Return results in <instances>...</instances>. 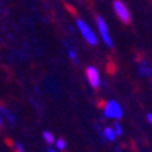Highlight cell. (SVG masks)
<instances>
[{
	"label": "cell",
	"mask_w": 152,
	"mask_h": 152,
	"mask_svg": "<svg viewBox=\"0 0 152 152\" xmlns=\"http://www.w3.org/2000/svg\"><path fill=\"white\" fill-rule=\"evenodd\" d=\"M42 136H44V139H45V142L47 143H54V137H53V134L50 133V131H44V134H42Z\"/></svg>",
	"instance_id": "obj_9"
},
{
	"label": "cell",
	"mask_w": 152,
	"mask_h": 152,
	"mask_svg": "<svg viewBox=\"0 0 152 152\" xmlns=\"http://www.w3.org/2000/svg\"><path fill=\"white\" fill-rule=\"evenodd\" d=\"M113 129H115V133H116V136H121V134H122V126H121V125H119L118 122L115 124V128H113Z\"/></svg>",
	"instance_id": "obj_11"
},
{
	"label": "cell",
	"mask_w": 152,
	"mask_h": 152,
	"mask_svg": "<svg viewBox=\"0 0 152 152\" xmlns=\"http://www.w3.org/2000/svg\"><path fill=\"white\" fill-rule=\"evenodd\" d=\"M17 148H18V152H24V151H23V146H21V145H17Z\"/></svg>",
	"instance_id": "obj_13"
},
{
	"label": "cell",
	"mask_w": 152,
	"mask_h": 152,
	"mask_svg": "<svg viewBox=\"0 0 152 152\" xmlns=\"http://www.w3.org/2000/svg\"><path fill=\"white\" fill-rule=\"evenodd\" d=\"M48 152H57V151H53V149H48Z\"/></svg>",
	"instance_id": "obj_15"
},
{
	"label": "cell",
	"mask_w": 152,
	"mask_h": 152,
	"mask_svg": "<svg viewBox=\"0 0 152 152\" xmlns=\"http://www.w3.org/2000/svg\"><path fill=\"white\" fill-rule=\"evenodd\" d=\"M86 75H88V81H89V84L92 86V88H98L99 86V72H98V69L96 68H94V66H89L88 69H86Z\"/></svg>",
	"instance_id": "obj_5"
},
{
	"label": "cell",
	"mask_w": 152,
	"mask_h": 152,
	"mask_svg": "<svg viewBox=\"0 0 152 152\" xmlns=\"http://www.w3.org/2000/svg\"><path fill=\"white\" fill-rule=\"evenodd\" d=\"M104 115L110 119H121L124 112H122V107L116 101H108L104 108Z\"/></svg>",
	"instance_id": "obj_2"
},
{
	"label": "cell",
	"mask_w": 152,
	"mask_h": 152,
	"mask_svg": "<svg viewBox=\"0 0 152 152\" xmlns=\"http://www.w3.org/2000/svg\"><path fill=\"white\" fill-rule=\"evenodd\" d=\"M56 148H57L59 151H63L65 148H66V142H65L63 139H59V140H56Z\"/></svg>",
	"instance_id": "obj_10"
},
{
	"label": "cell",
	"mask_w": 152,
	"mask_h": 152,
	"mask_svg": "<svg viewBox=\"0 0 152 152\" xmlns=\"http://www.w3.org/2000/svg\"><path fill=\"white\" fill-rule=\"evenodd\" d=\"M96 23H98V29H99V33H101V39L105 42L108 47H113L110 33H108V27H107V24H105V21L102 20V17H98V18H96Z\"/></svg>",
	"instance_id": "obj_3"
},
{
	"label": "cell",
	"mask_w": 152,
	"mask_h": 152,
	"mask_svg": "<svg viewBox=\"0 0 152 152\" xmlns=\"http://www.w3.org/2000/svg\"><path fill=\"white\" fill-rule=\"evenodd\" d=\"M104 137H105L107 140H115V137H116L115 129H113V128H110V126H107V128L104 129Z\"/></svg>",
	"instance_id": "obj_7"
},
{
	"label": "cell",
	"mask_w": 152,
	"mask_h": 152,
	"mask_svg": "<svg viewBox=\"0 0 152 152\" xmlns=\"http://www.w3.org/2000/svg\"><path fill=\"white\" fill-rule=\"evenodd\" d=\"M77 27L80 29V32H81V35H83V38L89 42L91 45H95L96 42H98V38H96V35L94 33V30L84 23L83 20H77Z\"/></svg>",
	"instance_id": "obj_1"
},
{
	"label": "cell",
	"mask_w": 152,
	"mask_h": 152,
	"mask_svg": "<svg viewBox=\"0 0 152 152\" xmlns=\"http://www.w3.org/2000/svg\"><path fill=\"white\" fill-rule=\"evenodd\" d=\"M148 121L152 124V113H149V115H148Z\"/></svg>",
	"instance_id": "obj_14"
},
{
	"label": "cell",
	"mask_w": 152,
	"mask_h": 152,
	"mask_svg": "<svg viewBox=\"0 0 152 152\" xmlns=\"http://www.w3.org/2000/svg\"><path fill=\"white\" fill-rule=\"evenodd\" d=\"M0 125H2V116H0Z\"/></svg>",
	"instance_id": "obj_16"
},
{
	"label": "cell",
	"mask_w": 152,
	"mask_h": 152,
	"mask_svg": "<svg viewBox=\"0 0 152 152\" xmlns=\"http://www.w3.org/2000/svg\"><path fill=\"white\" fill-rule=\"evenodd\" d=\"M69 57L72 59V62L78 63V57H77V54H75V51H74V50H69Z\"/></svg>",
	"instance_id": "obj_12"
},
{
	"label": "cell",
	"mask_w": 152,
	"mask_h": 152,
	"mask_svg": "<svg viewBox=\"0 0 152 152\" xmlns=\"http://www.w3.org/2000/svg\"><path fill=\"white\" fill-rule=\"evenodd\" d=\"M0 113H3V115H5V118H8L11 124H15V118L12 116V113L8 110V108H3V107H2V108H0Z\"/></svg>",
	"instance_id": "obj_8"
},
{
	"label": "cell",
	"mask_w": 152,
	"mask_h": 152,
	"mask_svg": "<svg viewBox=\"0 0 152 152\" xmlns=\"http://www.w3.org/2000/svg\"><path fill=\"white\" fill-rule=\"evenodd\" d=\"M113 8H115V12H116V15L124 21V23H129V11L126 9V6L121 2V0H116V2L113 3Z\"/></svg>",
	"instance_id": "obj_4"
},
{
	"label": "cell",
	"mask_w": 152,
	"mask_h": 152,
	"mask_svg": "<svg viewBox=\"0 0 152 152\" xmlns=\"http://www.w3.org/2000/svg\"><path fill=\"white\" fill-rule=\"evenodd\" d=\"M140 74L142 75H152V69L148 65V62H142V65H140Z\"/></svg>",
	"instance_id": "obj_6"
}]
</instances>
